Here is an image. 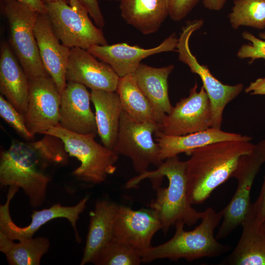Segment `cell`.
<instances>
[{
	"instance_id": "cell-1",
	"label": "cell",
	"mask_w": 265,
	"mask_h": 265,
	"mask_svg": "<svg viewBox=\"0 0 265 265\" xmlns=\"http://www.w3.org/2000/svg\"><path fill=\"white\" fill-rule=\"evenodd\" d=\"M68 154L58 137L45 134L34 142L13 141L0 155L1 186H13L23 189L33 207L44 203L50 177L47 168L65 164Z\"/></svg>"
},
{
	"instance_id": "cell-2",
	"label": "cell",
	"mask_w": 265,
	"mask_h": 265,
	"mask_svg": "<svg viewBox=\"0 0 265 265\" xmlns=\"http://www.w3.org/2000/svg\"><path fill=\"white\" fill-rule=\"evenodd\" d=\"M186 169V161L181 160L178 156L170 157L155 170L140 174L126 184V187L130 188L145 179L150 180L156 190V196L150 207L157 213L164 234L179 221L189 226L194 225L204 214V212L194 209L189 200Z\"/></svg>"
},
{
	"instance_id": "cell-3",
	"label": "cell",
	"mask_w": 265,
	"mask_h": 265,
	"mask_svg": "<svg viewBox=\"0 0 265 265\" xmlns=\"http://www.w3.org/2000/svg\"><path fill=\"white\" fill-rule=\"evenodd\" d=\"M251 141H224L191 151L186 160L187 195L192 205L203 203L218 186L232 177L240 158L251 152Z\"/></svg>"
},
{
	"instance_id": "cell-4",
	"label": "cell",
	"mask_w": 265,
	"mask_h": 265,
	"mask_svg": "<svg viewBox=\"0 0 265 265\" xmlns=\"http://www.w3.org/2000/svg\"><path fill=\"white\" fill-rule=\"evenodd\" d=\"M222 217V211L216 212L212 208H208L204 211L200 224L192 230H185V224L177 222L175 224L174 235L169 240L139 252L142 263H149L162 259L173 261L184 259L190 262L223 255L230 250L231 246L219 242L214 235Z\"/></svg>"
},
{
	"instance_id": "cell-5",
	"label": "cell",
	"mask_w": 265,
	"mask_h": 265,
	"mask_svg": "<svg viewBox=\"0 0 265 265\" xmlns=\"http://www.w3.org/2000/svg\"><path fill=\"white\" fill-rule=\"evenodd\" d=\"M45 134L59 138L68 155L80 162L72 173L78 179L99 184L116 171L119 155L97 143L95 136L76 133L59 125L51 128Z\"/></svg>"
},
{
	"instance_id": "cell-6",
	"label": "cell",
	"mask_w": 265,
	"mask_h": 265,
	"mask_svg": "<svg viewBox=\"0 0 265 265\" xmlns=\"http://www.w3.org/2000/svg\"><path fill=\"white\" fill-rule=\"evenodd\" d=\"M9 28L10 43L28 79L50 76L40 58L34 34L40 13L16 0H0Z\"/></svg>"
},
{
	"instance_id": "cell-7",
	"label": "cell",
	"mask_w": 265,
	"mask_h": 265,
	"mask_svg": "<svg viewBox=\"0 0 265 265\" xmlns=\"http://www.w3.org/2000/svg\"><path fill=\"white\" fill-rule=\"evenodd\" d=\"M53 29L64 45L87 50L94 45H107L102 30L94 25L79 0L69 3L57 1L46 3Z\"/></svg>"
},
{
	"instance_id": "cell-8",
	"label": "cell",
	"mask_w": 265,
	"mask_h": 265,
	"mask_svg": "<svg viewBox=\"0 0 265 265\" xmlns=\"http://www.w3.org/2000/svg\"><path fill=\"white\" fill-rule=\"evenodd\" d=\"M265 162V138L239 159L232 176L237 180V189L229 203L222 210L223 217L216 235L217 239L226 238L241 225L252 205L250 193L253 182Z\"/></svg>"
},
{
	"instance_id": "cell-9",
	"label": "cell",
	"mask_w": 265,
	"mask_h": 265,
	"mask_svg": "<svg viewBox=\"0 0 265 265\" xmlns=\"http://www.w3.org/2000/svg\"><path fill=\"white\" fill-rule=\"evenodd\" d=\"M202 20H194L187 24L181 32L177 45L179 59L187 65L192 73L200 78L210 101L212 116V128L221 129L223 113L228 104L236 98L242 91L243 84L231 85L222 83L214 77L208 67L200 64L192 53L189 41L193 33L203 25Z\"/></svg>"
},
{
	"instance_id": "cell-10",
	"label": "cell",
	"mask_w": 265,
	"mask_h": 265,
	"mask_svg": "<svg viewBox=\"0 0 265 265\" xmlns=\"http://www.w3.org/2000/svg\"><path fill=\"white\" fill-rule=\"evenodd\" d=\"M159 129V124L135 121L122 110L118 138L113 151L118 155L129 158L139 174L148 171L151 164L158 167L163 161L160 158L158 144L153 137Z\"/></svg>"
},
{
	"instance_id": "cell-11",
	"label": "cell",
	"mask_w": 265,
	"mask_h": 265,
	"mask_svg": "<svg viewBox=\"0 0 265 265\" xmlns=\"http://www.w3.org/2000/svg\"><path fill=\"white\" fill-rule=\"evenodd\" d=\"M196 82L188 96L181 99L159 125V131L168 135H183L212 127L210 101L203 86Z\"/></svg>"
},
{
	"instance_id": "cell-12",
	"label": "cell",
	"mask_w": 265,
	"mask_h": 265,
	"mask_svg": "<svg viewBox=\"0 0 265 265\" xmlns=\"http://www.w3.org/2000/svg\"><path fill=\"white\" fill-rule=\"evenodd\" d=\"M61 93L50 76L29 80L26 125L33 135L59 125Z\"/></svg>"
},
{
	"instance_id": "cell-13",
	"label": "cell",
	"mask_w": 265,
	"mask_h": 265,
	"mask_svg": "<svg viewBox=\"0 0 265 265\" xmlns=\"http://www.w3.org/2000/svg\"><path fill=\"white\" fill-rule=\"evenodd\" d=\"M19 188L16 186H10L6 202L0 206V231L13 240L22 241L32 238L41 226L48 221L57 218H65L73 227L77 241L81 240L77 230L76 222L80 214L86 207L88 197H84L73 206H63L56 203L49 208L34 210L31 215L30 224L25 227H20L13 221L9 211L10 202Z\"/></svg>"
},
{
	"instance_id": "cell-14",
	"label": "cell",
	"mask_w": 265,
	"mask_h": 265,
	"mask_svg": "<svg viewBox=\"0 0 265 265\" xmlns=\"http://www.w3.org/2000/svg\"><path fill=\"white\" fill-rule=\"evenodd\" d=\"M178 41L175 34L165 39L154 48L144 49L126 43L94 45L87 51L101 61L108 64L120 77L133 74L141 61L153 55L175 51Z\"/></svg>"
},
{
	"instance_id": "cell-15",
	"label": "cell",
	"mask_w": 265,
	"mask_h": 265,
	"mask_svg": "<svg viewBox=\"0 0 265 265\" xmlns=\"http://www.w3.org/2000/svg\"><path fill=\"white\" fill-rule=\"evenodd\" d=\"M161 228L159 218L151 208L133 210L119 206L114 224V238L138 251L150 248L154 236Z\"/></svg>"
},
{
	"instance_id": "cell-16",
	"label": "cell",
	"mask_w": 265,
	"mask_h": 265,
	"mask_svg": "<svg viewBox=\"0 0 265 265\" xmlns=\"http://www.w3.org/2000/svg\"><path fill=\"white\" fill-rule=\"evenodd\" d=\"M120 77L107 64L87 50L71 48L66 73L67 81L80 83L91 90L116 91Z\"/></svg>"
},
{
	"instance_id": "cell-17",
	"label": "cell",
	"mask_w": 265,
	"mask_h": 265,
	"mask_svg": "<svg viewBox=\"0 0 265 265\" xmlns=\"http://www.w3.org/2000/svg\"><path fill=\"white\" fill-rule=\"evenodd\" d=\"M59 125L76 133L96 136L95 115L90 102L91 93L84 85L67 81L61 94Z\"/></svg>"
},
{
	"instance_id": "cell-18",
	"label": "cell",
	"mask_w": 265,
	"mask_h": 265,
	"mask_svg": "<svg viewBox=\"0 0 265 265\" xmlns=\"http://www.w3.org/2000/svg\"><path fill=\"white\" fill-rule=\"evenodd\" d=\"M34 34L42 63L60 92L65 89L66 73L71 49L54 33L47 13H39Z\"/></svg>"
},
{
	"instance_id": "cell-19",
	"label": "cell",
	"mask_w": 265,
	"mask_h": 265,
	"mask_svg": "<svg viewBox=\"0 0 265 265\" xmlns=\"http://www.w3.org/2000/svg\"><path fill=\"white\" fill-rule=\"evenodd\" d=\"M156 141L159 148V156L165 159L181 153L188 155L193 150L211 143L224 141H251L252 137L210 128L207 130L183 135H168L157 131Z\"/></svg>"
},
{
	"instance_id": "cell-20",
	"label": "cell",
	"mask_w": 265,
	"mask_h": 265,
	"mask_svg": "<svg viewBox=\"0 0 265 265\" xmlns=\"http://www.w3.org/2000/svg\"><path fill=\"white\" fill-rule=\"evenodd\" d=\"M118 205L106 200H98L90 213V221L80 262L81 265L93 263L114 238V224Z\"/></svg>"
},
{
	"instance_id": "cell-21",
	"label": "cell",
	"mask_w": 265,
	"mask_h": 265,
	"mask_svg": "<svg viewBox=\"0 0 265 265\" xmlns=\"http://www.w3.org/2000/svg\"><path fill=\"white\" fill-rule=\"evenodd\" d=\"M0 53V94L25 115L28 104L29 79L7 42L1 44Z\"/></svg>"
},
{
	"instance_id": "cell-22",
	"label": "cell",
	"mask_w": 265,
	"mask_h": 265,
	"mask_svg": "<svg viewBox=\"0 0 265 265\" xmlns=\"http://www.w3.org/2000/svg\"><path fill=\"white\" fill-rule=\"evenodd\" d=\"M174 65L154 67L141 63L133 75L136 83L158 115L160 124L173 109L168 94V77Z\"/></svg>"
},
{
	"instance_id": "cell-23",
	"label": "cell",
	"mask_w": 265,
	"mask_h": 265,
	"mask_svg": "<svg viewBox=\"0 0 265 265\" xmlns=\"http://www.w3.org/2000/svg\"><path fill=\"white\" fill-rule=\"evenodd\" d=\"M123 20L142 34L156 32L169 16V0H121Z\"/></svg>"
},
{
	"instance_id": "cell-24",
	"label": "cell",
	"mask_w": 265,
	"mask_h": 265,
	"mask_svg": "<svg viewBox=\"0 0 265 265\" xmlns=\"http://www.w3.org/2000/svg\"><path fill=\"white\" fill-rule=\"evenodd\" d=\"M98 133L105 146L113 150L116 143L122 108L116 91L91 90Z\"/></svg>"
},
{
	"instance_id": "cell-25",
	"label": "cell",
	"mask_w": 265,
	"mask_h": 265,
	"mask_svg": "<svg viewBox=\"0 0 265 265\" xmlns=\"http://www.w3.org/2000/svg\"><path fill=\"white\" fill-rule=\"evenodd\" d=\"M240 238L234 250L221 265H265V231L246 216Z\"/></svg>"
},
{
	"instance_id": "cell-26",
	"label": "cell",
	"mask_w": 265,
	"mask_h": 265,
	"mask_svg": "<svg viewBox=\"0 0 265 265\" xmlns=\"http://www.w3.org/2000/svg\"><path fill=\"white\" fill-rule=\"evenodd\" d=\"M116 91L122 110L132 119L160 124L153 107L138 87L133 74L120 78Z\"/></svg>"
},
{
	"instance_id": "cell-27",
	"label": "cell",
	"mask_w": 265,
	"mask_h": 265,
	"mask_svg": "<svg viewBox=\"0 0 265 265\" xmlns=\"http://www.w3.org/2000/svg\"><path fill=\"white\" fill-rule=\"evenodd\" d=\"M14 240L0 231V250L10 265H39L42 256L50 248L49 240L39 237L19 241Z\"/></svg>"
},
{
	"instance_id": "cell-28",
	"label": "cell",
	"mask_w": 265,
	"mask_h": 265,
	"mask_svg": "<svg viewBox=\"0 0 265 265\" xmlns=\"http://www.w3.org/2000/svg\"><path fill=\"white\" fill-rule=\"evenodd\" d=\"M228 15L231 27L241 26L265 28V0H235Z\"/></svg>"
},
{
	"instance_id": "cell-29",
	"label": "cell",
	"mask_w": 265,
	"mask_h": 265,
	"mask_svg": "<svg viewBox=\"0 0 265 265\" xmlns=\"http://www.w3.org/2000/svg\"><path fill=\"white\" fill-rule=\"evenodd\" d=\"M141 263L139 251L114 238L93 263L96 265H138Z\"/></svg>"
},
{
	"instance_id": "cell-30",
	"label": "cell",
	"mask_w": 265,
	"mask_h": 265,
	"mask_svg": "<svg viewBox=\"0 0 265 265\" xmlns=\"http://www.w3.org/2000/svg\"><path fill=\"white\" fill-rule=\"evenodd\" d=\"M0 115L25 139L29 141L34 137L26 125L24 115L1 95L0 96Z\"/></svg>"
},
{
	"instance_id": "cell-31",
	"label": "cell",
	"mask_w": 265,
	"mask_h": 265,
	"mask_svg": "<svg viewBox=\"0 0 265 265\" xmlns=\"http://www.w3.org/2000/svg\"><path fill=\"white\" fill-rule=\"evenodd\" d=\"M259 38L248 31L242 33V38L249 41V44L242 45L237 52V56L241 59H250L252 63L257 59H265V34L260 32Z\"/></svg>"
},
{
	"instance_id": "cell-32",
	"label": "cell",
	"mask_w": 265,
	"mask_h": 265,
	"mask_svg": "<svg viewBox=\"0 0 265 265\" xmlns=\"http://www.w3.org/2000/svg\"><path fill=\"white\" fill-rule=\"evenodd\" d=\"M200 0H169V16L174 21L185 18Z\"/></svg>"
},
{
	"instance_id": "cell-33",
	"label": "cell",
	"mask_w": 265,
	"mask_h": 265,
	"mask_svg": "<svg viewBox=\"0 0 265 265\" xmlns=\"http://www.w3.org/2000/svg\"><path fill=\"white\" fill-rule=\"evenodd\" d=\"M247 215L259 226L265 222V176L259 196L251 205Z\"/></svg>"
},
{
	"instance_id": "cell-34",
	"label": "cell",
	"mask_w": 265,
	"mask_h": 265,
	"mask_svg": "<svg viewBox=\"0 0 265 265\" xmlns=\"http://www.w3.org/2000/svg\"><path fill=\"white\" fill-rule=\"evenodd\" d=\"M79 0L86 9L96 25L99 28L103 27L105 25V22L98 0Z\"/></svg>"
},
{
	"instance_id": "cell-35",
	"label": "cell",
	"mask_w": 265,
	"mask_h": 265,
	"mask_svg": "<svg viewBox=\"0 0 265 265\" xmlns=\"http://www.w3.org/2000/svg\"><path fill=\"white\" fill-rule=\"evenodd\" d=\"M244 91L251 95H265V77L251 82Z\"/></svg>"
},
{
	"instance_id": "cell-36",
	"label": "cell",
	"mask_w": 265,
	"mask_h": 265,
	"mask_svg": "<svg viewBox=\"0 0 265 265\" xmlns=\"http://www.w3.org/2000/svg\"><path fill=\"white\" fill-rule=\"evenodd\" d=\"M40 13H47L46 4L42 0H16Z\"/></svg>"
},
{
	"instance_id": "cell-37",
	"label": "cell",
	"mask_w": 265,
	"mask_h": 265,
	"mask_svg": "<svg viewBox=\"0 0 265 265\" xmlns=\"http://www.w3.org/2000/svg\"><path fill=\"white\" fill-rule=\"evenodd\" d=\"M226 0H202L204 6L207 9L213 10H220L225 5Z\"/></svg>"
},
{
	"instance_id": "cell-38",
	"label": "cell",
	"mask_w": 265,
	"mask_h": 265,
	"mask_svg": "<svg viewBox=\"0 0 265 265\" xmlns=\"http://www.w3.org/2000/svg\"><path fill=\"white\" fill-rule=\"evenodd\" d=\"M46 4L52 2L57 1H62L66 3H69V0H42Z\"/></svg>"
},
{
	"instance_id": "cell-39",
	"label": "cell",
	"mask_w": 265,
	"mask_h": 265,
	"mask_svg": "<svg viewBox=\"0 0 265 265\" xmlns=\"http://www.w3.org/2000/svg\"><path fill=\"white\" fill-rule=\"evenodd\" d=\"M260 226L261 228L265 231V222L262 223Z\"/></svg>"
},
{
	"instance_id": "cell-40",
	"label": "cell",
	"mask_w": 265,
	"mask_h": 265,
	"mask_svg": "<svg viewBox=\"0 0 265 265\" xmlns=\"http://www.w3.org/2000/svg\"><path fill=\"white\" fill-rule=\"evenodd\" d=\"M109 1H120L121 0H107Z\"/></svg>"
},
{
	"instance_id": "cell-41",
	"label": "cell",
	"mask_w": 265,
	"mask_h": 265,
	"mask_svg": "<svg viewBox=\"0 0 265 265\" xmlns=\"http://www.w3.org/2000/svg\"><path fill=\"white\" fill-rule=\"evenodd\" d=\"M263 33H264V34H265V32H263Z\"/></svg>"
}]
</instances>
